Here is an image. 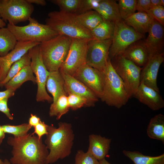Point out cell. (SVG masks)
I'll return each instance as SVG.
<instances>
[{"instance_id":"cell-1","label":"cell","mask_w":164,"mask_h":164,"mask_svg":"<svg viewBox=\"0 0 164 164\" xmlns=\"http://www.w3.org/2000/svg\"><path fill=\"white\" fill-rule=\"evenodd\" d=\"M7 143L12 147V164H45L49 152L42 138L32 133L18 138L10 137Z\"/></svg>"},{"instance_id":"cell-2","label":"cell","mask_w":164,"mask_h":164,"mask_svg":"<svg viewBox=\"0 0 164 164\" xmlns=\"http://www.w3.org/2000/svg\"><path fill=\"white\" fill-rule=\"evenodd\" d=\"M58 126L57 128L53 125H47L48 133L44 142L50 152L45 164L55 163L71 153L74 138L72 125L61 122Z\"/></svg>"},{"instance_id":"cell-3","label":"cell","mask_w":164,"mask_h":164,"mask_svg":"<svg viewBox=\"0 0 164 164\" xmlns=\"http://www.w3.org/2000/svg\"><path fill=\"white\" fill-rule=\"evenodd\" d=\"M76 14L61 10L51 12L45 20L48 26L59 35L71 39H93L91 31L81 25L76 19Z\"/></svg>"},{"instance_id":"cell-4","label":"cell","mask_w":164,"mask_h":164,"mask_svg":"<svg viewBox=\"0 0 164 164\" xmlns=\"http://www.w3.org/2000/svg\"><path fill=\"white\" fill-rule=\"evenodd\" d=\"M103 72L104 84L100 99L108 105L120 108L126 104L131 97L123 81L114 69L110 58Z\"/></svg>"},{"instance_id":"cell-5","label":"cell","mask_w":164,"mask_h":164,"mask_svg":"<svg viewBox=\"0 0 164 164\" xmlns=\"http://www.w3.org/2000/svg\"><path fill=\"white\" fill-rule=\"evenodd\" d=\"M71 38L58 35L39 45L44 64L50 72L59 70L67 56Z\"/></svg>"},{"instance_id":"cell-6","label":"cell","mask_w":164,"mask_h":164,"mask_svg":"<svg viewBox=\"0 0 164 164\" xmlns=\"http://www.w3.org/2000/svg\"><path fill=\"white\" fill-rule=\"evenodd\" d=\"M28 25L19 26L8 24L7 28L17 41H33L41 43L51 39L59 34L46 24L39 23L30 17Z\"/></svg>"},{"instance_id":"cell-7","label":"cell","mask_w":164,"mask_h":164,"mask_svg":"<svg viewBox=\"0 0 164 164\" xmlns=\"http://www.w3.org/2000/svg\"><path fill=\"white\" fill-rule=\"evenodd\" d=\"M111 64L124 83L130 97L136 91L140 82L142 68L121 55L113 58Z\"/></svg>"},{"instance_id":"cell-8","label":"cell","mask_w":164,"mask_h":164,"mask_svg":"<svg viewBox=\"0 0 164 164\" xmlns=\"http://www.w3.org/2000/svg\"><path fill=\"white\" fill-rule=\"evenodd\" d=\"M144 37V35L137 32L122 20L114 24L109 55L113 58L121 55L130 45Z\"/></svg>"},{"instance_id":"cell-9","label":"cell","mask_w":164,"mask_h":164,"mask_svg":"<svg viewBox=\"0 0 164 164\" xmlns=\"http://www.w3.org/2000/svg\"><path fill=\"white\" fill-rule=\"evenodd\" d=\"M32 4L26 0H0V17L15 25L28 20L33 12Z\"/></svg>"},{"instance_id":"cell-10","label":"cell","mask_w":164,"mask_h":164,"mask_svg":"<svg viewBox=\"0 0 164 164\" xmlns=\"http://www.w3.org/2000/svg\"><path fill=\"white\" fill-rule=\"evenodd\" d=\"M28 53L31 62L30 66L35 75L37 90L36 99L37 102L47 101L53 102V98L48 94L46 89V84L50 73L43 61L40 51L39 45L30 49Z\"/></svg>"},{"instance_id":"cell-11","label":"cell","mask_w":164,"mask_h":164,"mask_svg":"<svg viewBox=\"0 0 164 164\" xmlns=\"http://www.w3.org/2000/svg\"><path fill=\"white\" fill-rule=\"evenodd\" d=\"M89 41L84 39H71L67 56L59 70L60 73L73 76L79 67L86 63Z\"/></svg>"},{"instance_id":"cell-12","label":"cell","mask_w":164,"mask_h":164,"mask_svg":"<svg viewBox=\"0 0 164 164\" xmlns=\"http://www.w3.org/2000/svg\"><path fill=\"white\" fill-rule=\"evenodd\" d=\"M112 39L104 40L92 39L89 41L86 63L103 72L109 58V51Z\"/></svg>"},{"instance_id":"cell-13","label":"cell","mask_w":164,"mask_h":164,"mask_svg":"<svg viewBox=\"0 0 164 164\" xmlns=\"http://www.w3.org/2000/svg\"><path fill=\"white\" fill-rule=\"evenodd\" d=\"M73 76L87 87L98 98L101 97L104 81L103 72L85 63L79 67Z\"/></svg>"},{"instance_id":"cell-14","label":"cell","mask_w":164,"mask_h":164,"mask_svg":"<svg viewBox=\"0 0 164 164\" xmlns=\"http://www.w3.org/2000/svg\"><path fill=\"white\" fill-rule=\"evenodd\" d=\"M40 43L33 41H17L14 49L6 55L0 56V83L5 78L12 65Z\"/></svg>"},{"instance_id":"cell-15","label":"cell","mask_w":164,"mask_h":164,"mask_svg":"<svg viewBox=\"0 0 164 164\" xmlns=\"http://www.w3.org/2000/svg\"><path fill=\"white\" fill-rule=\"evenodd\" d=\"M164 60L163 52L154 56L142 68L140 74V82L159 92L157 79L159 68Z\"/></svg>"},{"instance_id":"cell-16","label":"cell","mask_w":164,"mask_h":164,"mask_svg":"<svg viewBox=\"0 0 164 164\" xmlns=\"http://www.w3.org/2000/svg\"><path fill=\"white\" fill-rule=\"evenodd\" d=\"M163 26L153 20L149 29L148 36L144 41L149 60L154 56L162 53L164 45Z\"/></svg>"},{"instance_id":"cell-17","label":"cell","mask_w":164,"mask_h":164,"mask_svg":"<svg viewBox=\"0 0 164 164\" xmlns=\"http://www.w3.org/2000/svg\"><path fill=\"white\" fill-rule=\"evenodd\" d=\"M134 97L153 111L158 110L164 107V100L159 92L140 82Z\"/></svg>"},{"instance_id":"cell-18","label":"cell","mask_w":164,"mask_h":164,"mask_svg":"<svg viewBox=\"0 0 164 164\" xmlns=\"http://www.w3.org/2000/svg\"><path fill=\"white\" fill-rule=\"evenodd\" d=\"M60 73L64 80V89L67 95L73 94L84 97L94 105L98 98L90 89L73 76Z\"/></svg>"},{"instance_id":"cell-19","label":"cell","mask_w":164,"mask_h":164,"mask_svg":"<svg viewBox=\"0 0 164 164\" xmlns=\"http://www.w3.org/2000/svg\"><path fill=\"white\" fill-rule=\"evenodd\" d=\"M87 151L99 161L105 158L110 149L111 139L101 135L92 134L88 137Z\"/></svg>"},{"instance_id":"cell-20","label":"cell","mask_w":164,"mask_h":164,"mask_svg":"<svg viewBox=\"0 0 164 164\" xmlns=\"http://www.w3.org/2000/svg\"><path fill=\"white\" fill-rule=\"evenodd\" d=\"M140 40L128 46L121 55L141 67L146 63L149 55L144 41Z\"/></svg>"},{"instance_id":"cell-21","label":"cell","mask_w":164,"mask_h":164,"mask_svg":"<svg viewBox=\"0 0 164 164\" xmlns=\"http://www.w3.org/2000/svg\"><path fill=\"white\" fill-rule=\"evenodd\" d=\"M95 11L100 15L104 20L115 24L122 20L118 4L115 0H101Z\"/></svg>"},{"instance_id":"cell-22","label":"cell","mask_w":164,"mask_h":164,"mask_svg":"<svg viewBox=\"0 0 164 164\" xmlns=\"http://www.w3.org/2000/svg\"><path fill=\"white\" fill-rule=\"evenodd\" d=\"M153 20L147 13L138 12L125 19L124 21L137 32L144 35L148 32Z\"/></svg>"},{"instance_id":"cell-23","label":"cell","mask_w":164,"mask_h":164,"mask_svg":"<svg viewBox=\"0 0 164 164\" xmlns=\"http://www.w3.org/2000/svg\"><path fill=\"white\" fill-rule=\"evenodd\" d=\"M46 87L48 92L53 96V102H54L62 95H67L64 89V80L59 70L50 72Z\"/></svg>"},{"instance_id":"cell-24","label":"cell","mask_w":164,"mask_h":164,"mask_svg":"<svg viewBox=\"0 0 164 164\" xmlns=\"http://www.w3.org/2000/svg\"><path fill=\"white\" fill-rule=\"evenodd\" d=\"M30 65L23 68L4 86L6 89H11L15 91L24 82L31 81L36 83V77Z\"/></svg>"},{"instance_id":"cell-25","label":"cell","mask_w":164,"mask_h":164,"mask_svg":"<svg viewBox=\"0 0 164 164\" xmlns=\"http://www.w3.org/2000/svg\"><path fill=\"white\" fill-rule=\"evenodd\" d=\"M147 134L151 139L161 141L164 144V115H156L150 120L147 129Z\"/></svg>"},{"instance_id":"cell-26","label":"cell","mask_w":164,"mask_h":164,"mask_svg":"<svg viewBox=\"0 0 164 164\" xmlns=\"http://www.w3.org/2000/svg\"><path fill=\"white\" fill-rule=\"evenodd\" d=\"M122 152L134 164H164V153L153 156L144 155L137 151L124 150Z\"/></svg>"},{"instance_id":"cell-27","label":"cell","mask_w":164,"mask_h":164,"mask_svg":"<svg viewBox=\"0 0 164 164\" xmlns=\"http://www.w3.org/2000/svg\"><path fill=\"white\" fill-rule=\"evenodd\" d=\"M75 17L79 23L90 31L103 21L100 15L95 10H91L81 14H76Z\"/></svg>"},{"instance_id":"cell-28","label":"cell","mask_w":164,"mask_h":164,"mask_svg":"<svg viewBox=\"0 0 164 164\" xmlns=\"http://www.w3.org/2000/svg\"><path fill=\"white\" fill-rule=\"evenodd\" d=\"M17 41L14 35L7 28L0 29V56H3L12 50Z\"/></svg>"},{"instance_id":"cell-29","label":"cell","mask_w":164,"mask_h":164,"mask_svg":"<svg viewBox=\"0 0 164 164\" xmlns=\"http://www.w3.org/2000/svg\"><path fill=\"white\" fill-rule=\"evenodd\" d=\"M114 28V23L103 20L91 32L94 39L104 40L112 39Z\"/></svg>"},{"instance_id":"cell-30","label":"cell","mask_w":164,"mask_h":164,"mask_svg":"<svg viewBox=\"0 0 164 164\" xmlns=\"http://www.w3.org/2000/svg\"><path fill=\"white\" fill-rule=\"evenodd\" d=\"M67 96L63 94L60 96L54 102H52L50 108L49 114L50 117H56L57 120L60 119L69 111Z\"/></svg>"},{"instance_id":"cell-31","label":"cell","mask_w":164,"mask_h":164,"mask_svg":"<svg viewBox=\"0 0 164 164\" xmlns=\"http://www.w3.org/2000/svg\"><path fill=\"white\" fill-rule=\"evenodd\" d=\"M31 62V58L28 53L12 65L5 77L0 83V87L4 86L7 83L23 68L27 66L30 65Z\"/></svg>"},{"instance_id":"cell-32","label":"cell","mask_w":164,"mask_h":164,"mask_svg":"<svg viewBox=\"0 0 164 164\" xmlns=\"http://www.w3.org/2000/svg\"><path fill=\"white\" fill-rule=\"evenodd\" d=\"M50 1L58 6L60 10L77 14L80 8L81 0H51Z\"/></svg>"},{"instance_id":"cell-33","label":"cell","mask_w":164,"mask_h":164,"mask_svg":"<svg viewBox=\"0 0 164 164\" xmlns=\"http://www.w3.org/2000/svg\"><path fill=\"white\" fill-rule=\"evenodd\" d=\"M136 0H119L118 4L121 17L124 20L135 13Z\"/></svg>"},{"instance_id":"cell-34","label":"cell","mask_w":164,"mask_h":164,"mask_svg":"<svg viewBox=\"0 0 164 164\" xmlns=\"http://www.w3.org/2000/svg\"><path fill=\"white\" fill-rule=\"evenodd\" d=\"M70 109L75 111L83 107L94 106L86 98L76 94H71L67 95Z\"/></svg>"},{"instance_id":"cell-35","label":"cell","mask_w":164,"mask_h":164,"mask_svg":"<svg viewBox=\"0 0 164 164\" xmlns=\"http://www.w3.org/2000/svg\"><path fill=\"white\" fill-rule=\"evenodd\" d=\"M1 126L5 133L12 134L16 138L25 135L32 127L28 123L16 125H5Z\"/></svg>"},{"instance_id":"cell-36","label":"cell","mask_w":164,"mask_h":164,"mask_svg":"<svg viewBox=\"0 0 164 164\" xmlns=\"http://www.w3.org/2000/svg\"><path fill=\"white\" fill-rule=\"evenodd\" d=\"M75 164H100V163L98 160L89 153L79 150L75 156Z\"/></svg>"},{"instance_id":"cell-37","label":"cell","mask_w":164,"mask_h":164,"mask_svg":"<svg viewBox=\"0 0 164 164\" xmlns=\"http://www.w3.org/2000/svg\"><path fill=\"white\" fill-rule=\"evenodd\" d=\"M152 19L162 26L164 25V7L162 6L150 9L146 12Z\"/></svg>"},{"instance_id":"cell-38","label":"cell","mask_w":164,"mask_h":164,"mask_svg":"<svg viewBox=\"0 0 164 164\" xmlns=\"http://www.w3.org/2000/svg\"><path fill=\"white\" fill-rule=\"evenodd\" d=\"M101 0H81L80 8L77 14L95 10L99 5Z\"/></svg>"},{"instance_id":"cell-39","label":"cell","mask_w":164,"mask_h":164,"mask_svg":"<svg viewBox=\"0 0 164 164\" xmlns=\"http://www.w3.org/2000/svg\"><path fill=\"white\" fill-rule=\"evenodd\" d=\"M47 125L43 121H41L37 125L34 126V132L32 134L36 135L39 139L42 138L43 135H46L48 133L47 130Z\"/></svg>"},{"instance_id":"cell-40","label":"cell","mask_w":164,"mask_h":164,"mask_svg":"<svg viewBox=\"0 0 164 164\" xmlns=\"http://www.w3.org/2000/svg\"><path fill=\"white\" fill-rule=\"evenodd\" d=\"M151 8L150 0L137 1L136 10L138 12H146Z\"/></svg>"},{"instance_id":"cell-41","label":"cell","mask_w":164,"mask_h":164,"mask_svg":"<svg viewBox=\"0 0 164 164\" xmlns=\"http://www.w3.org/2000/svg\"><path fill=\"white\" fill-rule=\"evenodd\" d=\"M8 99L6 98L0 100V111L4 114L9 119L12 120L13 118L7 105Z\"/></svg>"},{"instance_id":"cell-42","label":"cell","mask_w":164,"mask_h":164,"mask_svg":"<svg viewBox=\"0 0 164 164\" xmlns=\"http://www.w3.org/2000/svg\"><path fill=\"white\" fill-rule=\"evenodd\" d=\"M15 92V91L9 89L0 91V100L6 98L9 99L14 95Z\"/></svg>"},{"instance_id":"cell-43","label":"cell","mask_w":164,"mask_h":164,"mask_svg":"<svg viewBox=\"0 0 164 164\" xmlns=\"http://www.w3.org/2000/svg\"><path fill=\"white\" fill-rule=\"evenodd\" d=\"M41 121L39 118L36 115L31 114L29 119L28 124L32 127H34L38 124Z\"/></svg>"},{"instance_id":"cell-44","label":"cell","mask_w":164,"mask_h":164,"mask_svg":"<svg viewBox=\"0 0 164 164\" xmlns=\"http://www.w3.org/2000/svg\"><path fill=\"white\" fill-rule=\"evenodd\" d=\"M150 4L151 8H154L159 6H164V0H150Z\"/></svg>"},{"instance_id":"cell-45","label":"cell","mask_w":164,"mask_h":164,"mask_svg":"<svg viewBox=\"0 0 164 164\" xmlns=\"http://www.w3.org/2000/svg\"><path fill=\"white\" fill-rule=\"evenodd\" d=\"M26 1L32 4H34L42 6H45L46 4V2L45 0H26Z\"/></svg>"},{"instance_id":"cell-46","label":"cell","mask_w":164,"mask_h":164,"mask_svg":"<svg viewBox=\"0 0 164 164\" xmlns=\"http://www.w3.org/2000/svg\"><path fill=\"white\" fill-rule=\"evenodd\" d=\"M5 137V133L4 132L2 126L0 125V145L2 143Z\"/></svg>"},{"instance_id":"cell-47","label":"cell","mask_w":164,"mask_h":164,"mask_svg":"<svg viewBox=\"0 0 164 164\" xmlns=\"http://www.w3.org/2000/svg\"><path fill=\"white\" fill-rule=\"evenodd\" d=\"M5 26V22L0 17V29L4 27Z\"/></svg>"},{"instance_id":"cell-48","label":"cell","mask_w":164,"mask_h":164,"mask_svg":"<svg viewBox=\"0 0 164 164\" xmlns=\"http://www.w3.org/2000/svg\"><path fill=\"white\" fill-rule=\"evenodd\" d=\"M100 164H111L105 159L99 161Z\"/></svg>"},{"instance_id":"cell-49","label":"cell","mask_w":164,"mask_h":164,"mask_svg":"<svg viewBox=\"0 0 164 164\" xmlns=\"http://www.w3.org/2000/svg\"><path fill=\"white\" fill-rule=\"evenodd\" d=\"M2 164H12L10 161L7 159H5L2 163Z\"/></svg>"},{"instance_id":"cell-50","label":"cell","mask_w":164,"mask_h":164,"mask_svg":"<svg viewBox=\"0 0 164 164\" xmlns=\"http://www.w3.org/2000/svg\"><path fill=\"white\" fill-rule=\"evenodd\" d=\"M2 162H3V161L1 159H0V164H2Z\"/></svg>"}]
</instances>
